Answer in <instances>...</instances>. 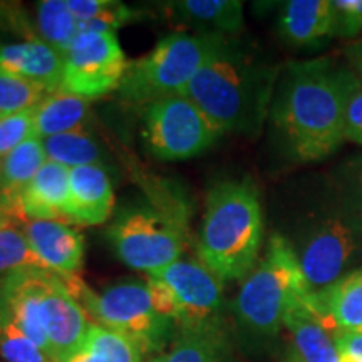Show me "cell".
Wrapping results in <instances>:
<instances>
[{"label": "cell", "mask_w": 362, "mask_h": 362, "mask_svg": "<svg viewBox=\"0 0 362 362\" xmlns=\"http://www.w3.org/2000/svg\"><path fill=\"white\" fill-rule=\"evenodd\" d=\"M354 72L329 59L291 62L280 74L270 117L284 155L327 160L346 141V101Z\"/></svg>", "instance_id": "6da1fadb"}, {"label": "cell", "mask_w": 362, "mask_h": 362, "mask_svg": "<svg viewBox=\"0 0 362 362\" xmlns=\"http://www.w3.org/2000/svg\"><path fill=\"white\" fill-rule=\"evenodd\" d=\"M280 67L255 45L223 37L185 96L221 134L257 136L270 115Z\"/></svg>", "instance_id": "7a4b0ae2"}, {"label": "cell", "mask_w": 362, "mask_h": 362, "mask_svg": "<svg viewBox=\"0 0 362 362\" xmlns=\"http://www.w3.org/2000/svg\"><path fill=\"white\" fill-rule=\"evenodd\" d=\"M264 215L252 180L216 183L206 197L198 259L221 282L243 280L260 260Z\"/></svg>", "instance_id": "3957f363"}, {"label": "cell", "mask_w": 362, "mask_h": 362, "mask_svg": "<svg viewBox=\"0 0 362 362\" xmlns=\"http://www.w3.org/2000/svg\"><path fill=\"white\" fill-rule=\"evenodd\" d=\"M298 259L284 235H272L264 257L242 280L233 302L235 337L248 354H265L284 327L288 305L307 296Z\"/></svg>", "instance_id": "277c9868"}, {"label": "cell", "mask_w": 362, "mask_h": 362, "mask_svg": "<svg viewBox=\"0 0 362 362\" xmlns=\"http://www.w3.org/2000/svg\"><path fill=\"white\" fill-rule=\"evenodd\" d=\"M59 277L94 324L123 334L143 354L158 356L173 342L178 325L155 309L148 284L143 280H124L96 293L79 275Z\"/></svg>", "instance_id": "5b68a950"}, {"label": "cell", "mask_w": 362, "mask_h": 362, "mask_svg": "<svg viewBox=\"0 0 362 362\" xmlns=\"http://www.w3.org/2000/svg\"><path fill=\"white\" fill-rule=\"evenodd\" d=\"M291 245L310 293L325 291L359 260L362 235L342 214L329 180L302 218L296 243Z\"/></svg>", "instance_id": "8992f818"}, {"label": "cell", "mask_w": 362, "mask_h": 362, "mask_svg": "<svg viewBox=\"0 0 362 362\" xmlns=\"http://www.w3.org/2000/svg\"><path fill=\"white\" fill-rule=\"evenodd\" d=\"M226 35L176 33L163 37L146 56L129 62L119 99L148 107L163 99L185 96L189 83Z\"/></svg>", "instance_id": "52a82bcc"}, {"label": "cell", "mask_w": 362, "mask_h": 362, "mask_svg": "<svg viewBox=\"0 0 362 362\" xmlns=\"http://www.w3.org/2000/svg\"><path fill=\"white\" fill-rule=\"evenodd\" d=\"M106 235L126 265L153 274L180 260L185 250L187 221L178 208H126Z\"/></svg>", "instance_id": "ba28073f"}, {"label": "cell", "mask_w": 362, "mask_h": 362, "mask_svg": "<svg viewBox=\"0 0 362 362\" xmlns=\"http://www.w3.org/2000/svg\"><path fill=\"white\" fill-rule=\"evenodd\" d=\"M221 133L187 96L163 99L144 107L143 141L156 160L181 161L202 155Z\"/></svg>", "instance_id": "9c48e42d"}, {"label": "cell", "mask_w": 362, "mask_h": 362, "mask_svg": "<svg viewBox=\"0 0 362 362\" xmlns=\"http://www.w3.org/2000/svg\"><path fill=\"white\" fill-rule=\"evenodd\" d=\"M62 59L61 93L89 101L119 89L129 67L115 33H81Z\"/></svg>", "instance_id": "30bf717a"}, {"label": "cell", "mask_w": 362, "mask_h": 362, "mask_svg": "<svg viewBox=\"0 0 362 362\" xmlns=\"http://www.w3.org/2000/svg\"><path fill=\"white\" fill-rule=\"evenodd\" d=\"M148 277L161 280L173 292L178 304V329L228 324L225 317V282L200 259H180L165 269L148 274Z\"/></svg>", "instance_id": "8fae6325"}, {"label": "cell", "mask_w": 362, "mask_h": 362, "mask_svg": "<svg viewBox=\"0 0 362 362\" xmlns=\"http://www.w3.org/2000/svg\"><path fill=\"white\" fill-rule=\"evenodd\" d=\"M42 320L52 362H69L83 351L90 322L88 314L72 298L61 277L47 270L42 285Z\"/></svg>", "instance_id": "7c38bea8"}, {"label": "cell", "mask_w": 362, "mask_h": 362, "mask_svg": "<svg viewBox=\"0 0 362 362\" xmlns=\"http://www.w3.org/2000/svg\"><path fill=\"white\" fill-rule=\"evenodd\" d=\"M45 274L47 270L30 267V269L13 272L6 280H2L0 310L51 359V349H49L42 320V305H40Z\"/></svg>", "instance_id": "4fadbf2b"}, {"label": "cell", "mask_w": 362, "mask_h": 362, "mask_svg": "<svg viewBox=\"0 0 362 362\" xmlns=\"http://www.w3.org/2000/svg\"><path fill=\"white\" fill-rule=\"evenodd\" d=\"M284 327L292 337V349L302 362H339V330L332 320L319 312L307 296L297 297L288 305Z\"/></svg>", "instance_id": "5bb4252c"}, {"label": "cell", "mask_w": 362, "mask_h": 362, "mask_svg": "<svg viewBox=\"0 0 362 362\" xmlns=\"http://www.w3.org/2000/svg\"><path fill=\"white\" fill-rule=\"evenodd\" d=\"M24 233L45 270L78 275L84 262V238L78 230L57 220H27Z\"/></svg>", "instance_id": "9a60e30c"}, {"label": "cell", "mask_w": 362, "mask_h": 362, "mask_svg": "<svg viewBox=\"0 0 362 362\" xmlns=\"http://www.w3.org/2000/svg\"><path fill=\"white\" fill-rule=\"evenodd\" d=\"M112 210L115 192L106 170L101 165L72 168L66 220L83 226L103 225L111 218Z\"/></svg>", "instance_id": "2e32d148"}, {"label": "cell", "mask_w": 362, "mask_h": 362, "mask_svg": "<svg viewBox=\"0 0 362 362\" xmlns=\"http://www.w3.org/2000/svg\"><path fill=\"white\" fill-rule=\"evenodd\" d=\"M64 59L40 39L0 44V69L42 86L49 94L61 93Z\"/></svg>", "instance_id": "e0dca14e"}, {"label": "cell", "mask_w": 362, "mask_h": 362, "mask_svg": "<svg viewBox=\"0 0 362 362\" xmlns=\"http://www.w3.org/2000/svg\"><path fill=\"white\" fill-rule=\"evenodd\" d=\"M45 161L47 155L42 139L35 134L4 158L2 170H0V203L7 208L19 226L29 220L22 210V194Z\"/></svg>", "instance_id": "ac0fdd59"}, {"label": "cell", "mask_w": 362, "mask_h": 362, "mask_svg": "<svg viewBox=\"0 0 362 362\" xmlns=\"http://www.w3.org/2000/svg\"><path fill=\"white\" fill-rule=\"evenodd\" d=\"M149 362H235V341L228 324L178 329L170 349Z\"/></svg>", "instance_id": "d6986e66"}, {"label": "cell", "mask_w": 362, "mask_h": 362, "mask_svg": "<svg viewBox=\"0 0 362 362\" xmlns=\"http://www.w3.org/2000/svg\"><path fill=\"white\" fill-rule=\"evenodd\" d=\"M279 33L293 47H314L332 37L330 0H288L279 17Z\"/></svg>", "instance_id": "ffe728a7"}, {"label": "cell", "mask_w": 362, "mask_h": 362, "mask_svg": "<svg viewBox=\"0 0 362 362\" xmlns=\"http://www.w3.org/2000/svg\"><path fill=\"white\" fill-rule=\"evenodd\" d=\"M71 168L47 160L22 194V210L29 220H66Z\"/></svg>", "instance_id": "44dd1931"}, {"label": "cell", "mask_w": 362, "mask_h": 362, "mask_svg": "<svg viewBox=\"0 0 362 362\" xmlns=\"http://www.w3.org/2000/svg\"><path fill=\"white\" fill-rule=\"evenodd\" d=\"M309 302L332 320L339 334H362V267L351 270L325 291L309 293Z\"/></svg>", "instance_id": "7402d4cb"}, {"label": "cell", "mask_w": 362, "mask_h": 362, "mask_svg": "<svg viewBox=\"0 0 362 362\" xmlns=\"http://www.w3.org/2000/svg\"><path fill=\"white\" fill-rule=\"evenodd\" d=\"M170 7L181 24L198 27L202 34L230 37L243 29V2L238 0H183Z\"/></svg>", "instance_id": "603a6c76"}, {"label": "cell", "mask_w": 362, "mask_h": 362, "mask_svg": "<svg viewBox=\"0 0 362 362\" xmlns=\"http://www.w3.org/2000/svg\"><path fill=\"white\" fill-rule=\"evenodd\" d=\"M90 117L89 99L67 93L47 94L35 106L34 129L40 139L69 131L86 129Z\"/></svg>", "instance_id": "cb8c5ba5"}, {"label": "cell", "mask_w": 362, "mask_h": 362, "mask_svg": "<svg viewBox=\"0 0 362 362\" xmlns=\"http://www.w3.org/2000/svg\"><path fill=\"white\" fill-rule=\"evenodd\" d=\"M67 8L79 21L81 33H115L138 22L144 13L116 0H66Z\"/></svg>", "instance_id": "d4e9b609"}, {"label": "cell", "mask_w": 362, "mask_h": 362, "mask_svg": "<svg viewBox=\"0 0 362 362\" xmlns=\"http://www.w3.org/2000/svg\"><path fill=\"white\" fill-rule=\"evenodd\" d=\"M35 35L64 57L79 35V21L67 8L66 0H42L37 4Z\"/></svg>", "instance_id": "484cf974"}, {"label": "cell", "mask_w": 362, "mask_h": 362, "mask_svg": "<svg viewBox=\"0 0 362 362\" xmlns=\"http://www.w3.org/2000/svg\"><path fill=\"white\" fill-rule=\"evenodd\" d=\"M42 144L47 160L61 163L71 170L103 163V149L88 129L49 136L42 139Z\"/></svg>", "instance_id": "4316f807"}, {"label": "cell", "mask_w": 362, "mask_h": 362, "mask_svg": "<svg viewBox=\"0 0 362 362\" xmlns=\"http://www.w3.org/2000/svg\"><path fill=\"white\" fill-rule=\"evenodd\" d=\"M342 214L362 235V155L339 163L329 178Z\"/></svg>", "instance_id": "83f0119b"}, {"label": "cell", "mask_w": 362, "mask_h": 362, "mask_svg": "<svg viewBox=\"0 0 362 362\" xmlns=\"http://www.w3.org/2000/svg\"><path fill=\"white\" fill-rule=\"evenodd\" d=\"M83 349L93 362H143V352L123 334L90 322Z\"/></svg>", "instance_id": "f1b7e54d"}, {"label": "cell", "mask_w": 362, "mask_h": 362, "mask_svg": "<svg viewBox=\"0 0 362 362\" xmlns=\"http://www.w3.org/2000/svg\"><path fill=\"white\" fill-rule=\"evenodd\" d=\"M44 269L45 267L35 255L25 233L19 225H6L0 228V282L13 272L22 269Z\"/></svg>", "instance_id": "f546056e"}, {"label": "cell", "mask_w": 362, "mask_h": 362, "mask_svg": "<svg viewBox=\"0 0 362 362\" xmlns=\"http://www.w3.org/2000/svg\"><path fill=\"white\" fill-rule=\"evenodd\" d=\"M47 94L42 86L0 69V116L16 115L35 107Z\"/></svg>", "instance_id": "4dcf8cb0"}, {"label": "cell", "mask_w": 362, "mask_h": 362, "mask_svg": "<svg viewBox=\"0 0 362 362\" xmlns=\"http://www.w3.org/2000/svg\"><path fill=\"white\" fill-rule=\"evenodd\" d=\"M0 356L6 362H52L0 310Z\"/></svg>", "instance_id": "1f68e13d"}, {"label": "cell", "mask_w": 362, "mask_h": 362, "mask_svg": "<svg viewBox=\"0 0 362 362\" xmlns=\"http://www.w3.org/2000/svg\"><path fill=\"white\" fill-rule=\"evenodd\" d=\"M35 107L16 112V115L0 116V158L7 155L35 134L34 129Z\"/></svg>", "instance_id": "d6a6232c"}, {"label": "cell", "mask_w": 362, "mask_h": 362, "mask_svg": "<svg viewBox=\"0 0 362 362\" xmlns=\"http://www.w3.org/2000/svg\"><path fill=\"white\" fill-rule=\"evenodd\" d=\"M332 37L352 39L362 33V0H330Z\"/></svg>", "instance_id": "836d02e7"}, {"label": "cell", "mask_w": 362, "mask_h": 362, "mask_svg": "<svg viewBox=\"0 0 362 362\" xmlns=\"http://www.w3.org/2000/svg\"><path fill=\"white\" fill-rule=\"evenodd\" d=\"M346 139L362 146V83L356 76L346 101Z\"/></svg>", "instance_id": "e575fe53"}, {"label": "cell", "mask_w": 362, "mask_h": 362, "mask_svg": "<svg viewBox=\"0 0 362 362\" xmlns=\"http://www.w3.org/2000/svg\"><path fill=\"white\" fill-rule=\"evenodd\" d=\"M0 30H11V33L25 35L27 40L37 39L35 25L19 4L0 2Z\"/></svg>", "instance_id": "d590c367"}, {"label": "cell", "mask_w": 362, "mask_h": 362, "mask_svg": "<svg viewBox=\"0 0 362 362\" xmlns=\"http://www.w3.org/2000/svg\"><path fill=\"white\" fill-rule=\"evenodd\" d=\"M146 284L149 287V293H151L155 309L160 312L161 315L170 317V319H173L176 322V319H178V304H176L173 292L158 279L146 277Z\"/></svg>", "instance_id": "8d00e7d4"}, {"label": "cell", "mask_w": 362, "mask_h": 362, "mask_svg": "<svg viewBox=\"0 0 362 362\" xmlns=\"http://www.w3.org/2000/svg\"><path fill=\"white\" fill-rule=\"evenodd\" d=\"M337 347L341 352L354 356L362 362V334L361 332H344L337 336Z\"/></svg>", "instance_id": "74e56055"}, {"label": "cell", "mask_w": 362, "mask_h": 362, "mask_svg": "<svg viewBox=\"0 0 362 362\" xmlns=\"http://www.w3.org/2000/svg\"><path fill=\"white\" fill-rule=\"evenodd\" d=\"M344 56H346L349 69L354 72V76L362 83V37L354 40L344 49Z\"/></svg>", "instance_id": "f35d334b"}, {"label": "cell", "mask_w": 362, "mask_h": 362, "mask_svg": "<svg viewBox=\"0 0 362 362\" xmlns=\"http://www.w3.org/2000/svg\"><path fill=\"white\" fill-rule=\"evenodd\" d=\"M11 223L17 225L16 221H13L12 216H11V214H8V211H7V208L4 206L2 203H0V228H2V226H6V225H11Z\"/></svg>", "instance_id": "ab89813d"}, {"label": "cell", "mask_w": 362, "mask_h": 362, "mask_svg": "<svg viewBox=\"0 0 362 362\" xmlns=\"http://www.w3.org/2000/svg\"><path fill=\"white\" fill-rule=\"evenodd\" d=\"M280 362H302L300 359H298V356L293 352L292 347H287V351L284 352L282 359H280Z\"/></svg>", "instance_id": "60d3db41"}, {"label": "cell", "mask_w": 362, "mask_h": 362, "mask_svg": "<svg viewBox=\"0 0 362 362\" xmlns=\"http://www.w3.org/2000/svg\"><path fill=\"white\" fill-rule=\"evenodd\" d=\"M69 362H93V361H90V357H89L88 352L83 349V351H79L74 357H72Z\"/></svg>", "instance_id": "b9f144b4"}, {"label": "cell", "mask_w": 362, "mask_h": 362, "mask_svg": "<svg viewBox=\"0 0 362 362\" xmlns=\"http://www.w3.org/2000/svg\"><path fill=\"white\" fill-rule=\"evenodd\" d=\"M0 170H2V168H0Z\"/></svg>", "instance_id": "7bdbcfd3"}]
</instances>
